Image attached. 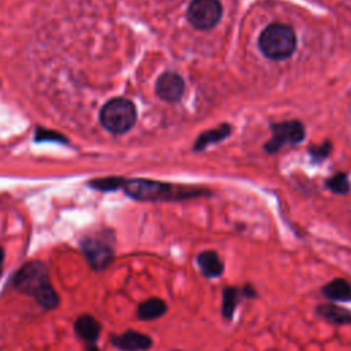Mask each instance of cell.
I'll return each instance as SVG.
<instances>
[{"label":"cell","instance_id":"obj_1","mask_svg":"<svg viewBox=\"0 0 351 351\" xmlns=\"http://www.w3.org/2000/svg\"><path fill=\"white\" fill-rule=\"evenodd\" d=\"M11 285L18 292L34 298L45 310H53L60 303L58 292L51 285L48 267L41 261H32L23 265L14 274Z\"/></svg>","mask_w":351,"mask_h":351},{"label":"cell","instance_id":"obj_2","mask_svg":"<svg viewBox=\"0 0 351 351\" xmlns=\"http://www.w3.org/2000/svg\"><path fill=\"white\" fill-rule=\"evenodd\" d=\"M122 188L129 197L138 202H180L204 193L200 189H188L144 178L125 180Z\"/></svg>","mask_w":351,"mask_h":351},{"label":"cell","instance_id":"obj_3","mask_svg":"<svg viewBox=\"0 0 351 351\" xmlns=\"http://www.w3.org/2000/svg\"><path fill=\"white\" fill-rule=\"evenodd\" d=\"M258 45L267 59H287L296 48L295 30L284 23H271L262 30L258 38Z\"/></svg>","mask_w":351,"mask_h":351},{"label":"cell","instance_id":"obj_4","mask_svg":"<svg viewBox=\"0 0 351 351\" xmlns=\"http://www.w3.org/2000/svg\"><path fill=\"white\" fill-rule=\"evenodd\" d=\"M99 119L106 130L114 134H122L130 130L136 123L137 111L130 100L114 97L101 107Z\"/></svg>","mask_w":351,"mask_h":351},{"label":"cell","instance_id":"obj_5","mask_svg":"<svg viewBox=\"0 0 351 351\" xmlns=\"http://www.w3.org/2000/svg\"><path fill=\"white\" fill-rule=\"evenodd\" d=\"M186 16L195 29L208 30L219 22L222 16V5L219 0H192Z\"/></svg>","mask_w":351,"mask_h":351},{"label":"cell","instance_id":"obj_6","mask_svg":"<svg viewBox=\"0 0 351 351\" xmlns=\"http://www.w3.org/2000/svg\"><path fill=\"white\" fill-rule=\"evenodd\" d=\"M81 250L89 266L96 271L107 269L114 259V248L99 237H85L81 241Z\"/></svg>","mask_w":351,"mask_h":351},{"label":"cell","instance_id":"obj_7","mask_svg":"<svg viewBox=\"0 0 351 351\" xmlns=\"http://www.w3.org/2000/svg\"><path fill=\"white\" fill-rule=\"evenodd\" d=\"M273 137L265 144L267 152H276L285 144H298L304 137V128L298 121H287L276 123L271 128Z\"/></svg>","mask_w":351,"mask_h":351},{"label":"cell","instance_id":"obj_8","mask_svg":"<svg viewBox=\"0 0 351 351\" xmlns=\"http://www.w3.org/2000/svg\"><path fill=\"white\" fill-rule=\"evenodd\" d=\"M110 343L121 351H148L154 346L149 335L134 329H126L121 335H110Z\"/></svg>","mask_w":351,"mask_h":351},{"label":"cell","instance_id":"obj_9","mask_svg":"<svg viewBox=\"0 0 351 351\" xmlns=\"http://www.w3.org/2000/svg\"><path fill=\"white\" fill-rule=\"evenodd\" d=\"M185 90V84L181 75H178L174 71H166L163 73L155 85V92L156 95L165 100V101H178Z\"/></svg>","mask_w":351,"mask_h":351},{"label":"cell","instance_id":"obj_10","mask_svg":"<svg viewBox=\"0 0 351 351\" xmlns=\"http://www.w3.org/2000/svg\"><path fill=\"white\" fill-rule=\"evenodd\" d=\"M195 261H196L200 274L204 278H208V280L219 278L225 271V263L222 262L219 254L215 250L200 251L196 255Z\"/></svg>","mask_w":351,"mask_h":351},{"label":"cell","instance_id":"obj_11","mask_svg":"<svg viewBox=\"0 0 351 351\" xmlns=\"http://www.w3.org/2000/svg\"><path fill=\"white\" fill-rule=\"evenodd\" d=\"M314 313L318 318H321L335 326L351 325V310L341 307L333 302L317 304L314 308Z\"/></svg>","mask_w":351,"mask_h":351},{"label":"cell","instance_id":"obj_12","mask_svg":"<svg viewBox=\"0 0 351 351\" xmlns=\"http://www.w3.org/2000/svg\"><path fill=\"white\" fill-rule=\"evenodd\" d=\"M319 292L325 299L333 303L351 302V282L343 277H336L325 282L321 287Z\"/></svg>","mask_w":351,"mask_h":351},{"label":"cell","instance_id":"obj_13","mask_svg":"<svg viewBox=\"0 0 351 351\" xmlns=\"http://www.w3.org/2000/svg\"><path fill=\"white\" fill-rule=\"evenodd\" d=\"M74 332L80 339L90 343V344H95V341L100 336L101 325L93 315L81 314L74 321Z\"/></svg>","mask_w":351,"mask_h":351},{"label":"cell","instance_id":"obj_14","mask_svg":"<svg viewBox=\"0 0 351 351\" xmlns=\"http://www.w3.org/2000/svg\"><path fill=\"white\" fill-rule=\"evenodd\" d=\"M169 311V304L160 298H149L138 303L136 315L140 321H155Z\"/></svg>","mask_w":351,"mask_h":351},{"label":"cell","instance_id":"obj_15","mask_svg":"<svg viewBox=\"0 0 351 351\" xmlns=\"http://www.w3.org/2000/svg\"><path fill=\"white\" fill-rule=\"evenodd\" d=\"M243 300L240 287L236 285H226L222 288V295H221V317L226 321L230 322L233 321L234 313L237 310V306Z\"/></svg>","mask_w":351,"mask_h":351},{"label":"cell","instance_id":"obj_16","mask_svg":"<svg viewBox=\"0 0 351 351\" xmlns=\"http://www.w3.org/2000/svg\"><path fill=\"white\" fill-rule=\"evenodd\" d=\"M229 133H230L229 125H221V126L217 128V129L207 130V132L202 133V134L199 136V138L196 140V143H195V149H196V151L204 149L207 145L223 140Z\"/></svg>","mask_w":351,"mask_h":351},{"label":"cell","instance_id":"obj_17","mask_svg":"<svg viewBox=\"0 0 351 351\" xmlns=\"http://www.w3.org/2000/svg\"><path fill=\"white\" fill-rule=\"evenodd\" d=\"M125 180L121 177H106V178H97V180H92L89 182V185L97 191H103V192H112L117 191L119 188L123 186Z\"/></svg>","mask_w":351,"mask_h":351},{"label":"cell","instance_id":"obj_18","mask_svg":"<svg viewBox=\"0 0 351 351\" xmlns=\"http://www.w3.org/2000/svg\"><path fill=\"white\" fill-rule=\"evenodd\" d=\"M326 185H328V188H329L332 192L339 193V195L347 193V192L350 191L348 178H347V176L343 174V173L330 177V178L326 181Z\"/></svg>","mask_w":351,"mask_h":351},{"label":"cell","instance_id":"obj_19","mask_svg":"<svg viewBox=\"0 0 351 351\" xmlns=\"http://www.w3.org/2000/svg\"><path fill=\"white\" fill-rule=\"evenodd\" d=\"M37 141H56V143H66L67 138L56 132L45 130V129H37L34 134Z\"/></svg>","mask_w":351,"mask_h":351},{"label":"cell","instance_id":"obj_20","mask_svg":"<svg viewBox=\"0 0 351 351\" xmlns=\"http://www.w3.org/2000/svg\"><path fill=\"white\" fill-rule=\"evenodd\" d=\"M240 292L243 299H248V300H255L259 298V292L258 289L251 284V282H245L243 284V287H240Z\"/></svg>","mask_w":351,"mask_h":351},{"label":"cell","instance_id":"obj_21","mask_svg":"<svg viewBox=\"0 0 351 351\" xmlns=\"http://www.w3.org/2000/svg\"><path fill=\"white\" fill-rule=\"evenodd\" d=\"M329 151H330L329 143H326L325 145H321V147H311V149H310L313 158H315V159H324Z\"/></svg>","mask_w":351,"mask_h":351},{"label":"cell","instance_id":"obj_22","mask_svg":"<svg viewBox=\"0 0 351 351\" xmlns=\"http://www.w3.org/2000/svg\"><path fill=\"white\" fill-rule=\"evenodd\" d=\"M3 261H4V251L0 247V276H1V271H3Z\"/></svg>","mask_w":351,"mask_h":351},{"label":"cell","instance_id":"obj_23","mask_svg":"<svg viewBox=\"0 0 351 351\" xmlns=\"http://www.w3.org/2000/svg\"><path fill=\"white\" fill-rule=\"evenodd\" d=\"M85 351H100V350H99V347L96 344H90Z\"/></svg>","mask_w":351,"mask_h":351},{"label":"cell","instance_id":"obj_24","mask_svg":"<svg viewBox=\"0 0 351 351\" xmlns=\"http://www.w3.org/2000/svg\"><path fill=\"white\" fill-rule=\"evenodd\" d=\"M171 351H182V350H171Z\"/></svg>","mask_w":351,"mask_h":351}]
</instances>
